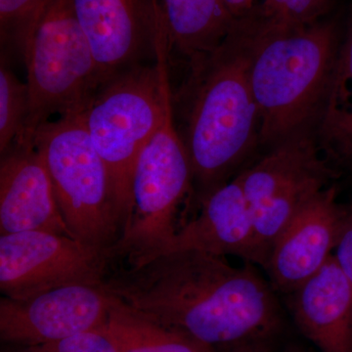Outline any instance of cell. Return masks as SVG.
Returning <instances> with one entry per match:
<instances>
[{"label":"cell","instance_id":"1","mask_svg":"<svg viewBox=\"0 0 352 352\" xmlns=\"http://www.w3.org/2000/svg\"><path fill=\"white\" fill-rule=\"evenodd\" d=\"M247 263L182 251L110 270L100 288L146 318L201 344L256 346L279 331L281 310L272 285Z\"/></svg>","mask_w":352,"mask_h":352},{"label":"cell","instance_id":"2","mask_svg":"<svg viewBox=\"0 0 352 352\" xmlns=\"http://www.w3.org/2000/svg\"><path fill=\"white\" fill-rule=\"evenodd\" d=\"M254 39L242 23L219 48L190 66L185 85V136L199 200L230 182L259 148L258 106L252 94Z\"/></svg>","mask_w":352,"mask_h":352},{"label":"cell","instance_id":"3","mask_svg":"<svg viewBox=\"0 0 352 352\" xmlns=\"http://www.w3.org/2000/svg\"><path fill=\"white\" fill-rule=\"evenodd\" d=\"M251 32L250 80L264 151L296 134L316 131L342 34L336 19L289 31Z\"/></svg>","mask_w":352,"mask_h":352},{"label":"cell","instance_id":"4","mask_svg":"<svg viewBox=\"0 0 352 352\" xmlns=\"http://www.w3.org/2000/svg\"><path fill=\"white\" fill-rule=\"evenodd\" d=\"M170 51L162 18L154 65H134L110 76L80 113L92 144L110 173L124 226L131 212L134 168L161 124L171 96Z\"/></svg>","mask_w":352,"mask_h":352},{"label":"cell","instance_id":"5","mask_svg":"<svg viewBox=\"0 0 352 352\" xmlns=\"http://www.w3.org/2000/svg\"><path fill=\"white\" fill-rule=\"evenodd\" d=\"M28 73L30 109L24 138L31 144L39 126L53 115L82 113L105 82L69 0H47L22 50Z\"/></svg>","mask_w":352,"mask_h":352},{"label":"cell","instance_id":"6","mask_svg":"<svg viewBox=\"0 0 352 352\" xmlns=\"http://www.w3.org/2000/svg\"><path fill=\"white\" fill-rule=\"evenodd\" d=\"M31 144L43 155L72 235L87 244L113 248L124 230V217L107 166L80 113L45 122Z\"/></svg>","mask_w":352,"mask_h":352},{"label":"cell","instance_id":"7","mask_svg":"<svg viewBox=\"0 0 352 352\" xmlns=\"http://www.w3.org/2000/svg\"><path fill=\"white\" fill-rule=\"evenodd\" d=\"M173 101H166L163 120L143 148L132 178V208L117 244L116 259L127 263L151 256L175 235L180 205L193 184L186 146L173 119Z\"/></svg>","mask_w":352,"mask_h":352},{"label":"cell","instance_id":"8","mask_svg":"<svg viewBox=\"0 0 352 352\" xmlns=\"http://www.w3.org/2000/svg\"><path fill=\"white\" fill-rule=\"evenodd\" d=\"M237 176L268 263L280 233L305 205L331 186L339 171L324 157L312 131L296 134L266 150Z\"/></svg>","mask_w":352,"mask_h":352},{"label":"cell","instance_id":"9","mask_svg":"<svg viewBox=\"0 0 352 352\" xmlns=\"http://www.w3.org/2000/svg\"><path fill=\"white\" fill-rule=\"evenodd\" d=\"M116 261L112 248L47 231L0 236V291L28 300L74 285L99 287Z\"/></svg>","mask_w":352,"mask_h":352},{"label":"cell","instance_id":"10","mask_svg":"<svg viewBox=\"0 0 352 352\" xmlns=\"http://www.w3.org/2000/svg\"><path fill=\"white\" fill-rule=\"evenodd\" d=\"M113 298L100 287L74 285L28 300H0V339L31 346L98 330L107 321Z\"/></svg>","mask_w":352,"mask_h":352},{"label":"cell","instance_id":"11","mask_svg":"<svg viewBox=\"0 0 352 352\" xmlns=\"http://www.w3.org/2000/svg\"><path fill=\"white\" fill-rule=\"evenodd\" d=\"M347 210L331 185L293 217L271 248L265 270L274 289L289 295L328 263L339 244Z\"/></svg>","mask_w":352,"mask_h":352},{"label":"cell","instance_id":"12","mask_svg":"<svg viewBox=\"0 0 352 352\" xmlns=\"http://www.w3.org/2000/svg\"><path fill=\"white\" fill-rule=\"evenodd\" d=\"M104 78L155 55L160 0H69Z\"/></svg>","mask_w":352,"mask_h":352},{"label":"cell","instance_id":"13","mask_svg":"<svg viewBox=\"0 0 352 352\" xmlns=\"http://www.w3.org/2000/svg\"><path fill=\"white\" fill-rule=\"evenodd\" d=\"M199 201L201 212L196 219L177 229L151 256L138 261L168 252L197 251L224 258L239 256L265 270L267 263L259 248L254 219L238 176Z\"/></svg>","mask_w":352,"mask_h":352},{"label":"cell","instance_id":"14","mask_svg":"<svg viewBox=\"0 0 352 352\" xmlns=\"http://www.w3.org/2000/svg\"><path fill=\"white\" fill-rule=\"evenodd\" d=\"M47 231L74 237L58 205L43 155L14 144L0 163V234Z\"/></svg>","mask_w":352,"mask_h":352},{"label":"cell","instance_id":"15","mask_svg":"<svg viewBox=\"0 0 352 352\" xmlns=\"http://www.w3.org/2000/svg\"><path fill=\"white\" fill-rule=\"evenodd\" d=\"M289 296L296 325L319 352H352L351 289L335 254Z\"/></svg>","mask_w":352,"mask_h":352},{"label":"cell","instance_id":"16","mask_svg":"<svg viewBox=\"0 0 352 352\" xmlns=\"http://www.w3.org/2000/svg\"><path fill=\"white\" fill-rule=\"evenodd\" d=\"M170 50L189 67L214 52L235 21L221 0H160Z\"/></svg>","mask_w":352,"mask_h":352},{"label":"cell","instance_id":"17","mask_svg":"<svg viewBox=\"0 0 352 352\" xmlns=\"http://www.w3.org/2000/svg\"><path fill=\"white\" fill-rule=\"evenodd\" d=\"M315 134L324 157L336 170H352V12Z\"/></svg>","mask_w":352,"mask_h":352},{"label":"cell","instance_id":"18","mask_svg":"<svg viewBox=\"0 0 352 352\" xmlns=\"http://www.w3.org/2000/svg\"><path fill=\"white\" fill-rule=\"evenodd\" d=\"M100 329L117 352H214L185 333L146 318L115 298Z\"/></svg>","mask_w":352,"mask_h":352},{"label":"cell","instance_id":"19","mask_svg":"<svg viewBox=\"0 0 352 352\" xmlns=\"http://www.w3.org/2000/svg\"><path fill=\"white\" fill-rule=\"evenodd\" d=\"M332 0H263L241 18L263 32L289 31L323 19Z\"/></svg>","mask_w":352,"mask_h":352},{"label":"cell","instance_id":"20","mask_svg":"<svg viewBox=\"0 0 352 352\" xmlns=\"http://www.w3.org/2000/svg\"><path fill=\"white\" fill-rule=\"evenodd\" d=\"M27 83L20 82L7 67L3 57L0 66V152L3 154L24 138L29 116Z\"/></svg>","mask_w":352,"mask_h":352},{"label":"cell","instance_id":"21","mask_svg":"<svg viewBox=\"0 0 352 352\" xmlns=\"http://www.w3.org/2000/svg\"><path fill=\"white\" fill-rule=\"evenodd\" d=\"M47 0H0L2 43H10L20 50Z\"/></svg>","mask_w":352,"mask_h":352},{"label":"cell","instance_id":"22","mask_svg":"<svg viewBox=\"0 0 352 352\" xmlns=\"http://www.w3.org/2000/svg\"><path fill=\"white\" fill-rule=\"evenodd\" d=\"M1 352H117L112 340L101 330L89 331L45 344L31 346L6 344Z\"/></svg>","mask_w":352,"mask_h":352},{"label":"cell","instance_id":"23","mask_svg":"<svg viewBox=\"0 0 352 352\" xmlns=\"http://www.w3.org/2000/svg\"><path fill=\"white\" fill-rule=\"evenodd\" d=\"M333 254L347 278L352 295V205L349 206L344 230Z\"/></svg>","mask_w":352,"mask_h":352},{"label":"cell","instance_id":"24","mask_svg":"<svg viewBox=\"0 0 352 352\" xmlns=\"http://www.w3.org/2000/svg\"><path fill=\"white\" fill-rule=\"evenodd\" d=\"M263 0H221L226 12L234 21L245 17Z\"/></svg>","mask_w":352,"mask_h":352},{"label":"cell","instance_id":"25","mask_svg":"<svg viewBox=\"0 0 352 352\" xmlns=\"http://www.w3.org/2000/svg\"><path fill=\"white\" fill-rule=\"evenodd\" d=\"M233 352H263V351L256 346H251L239 347V349H234Z\"/></svg>","mask_w":352,"mask_h":352},{"label":"cell","instance_id":"26","mask_svg":"<svg viewBox=\"0 0 352 352\" xmlns=\"http://www.w3.org/2000/svg\"><path fill=\"white\" fill-rule=\"evenodd\" d=\"M263 352H266V351H263Z\"/></svg>","mask_w":352,"mask_h":352}]
</instances>
